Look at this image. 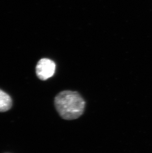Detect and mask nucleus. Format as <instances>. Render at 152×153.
I'll list each match as a JSON object with an SVG mask.
<instances>
[{
  "label": "nucleus",
  "instance_id": "nucleus-1",
  "mask_svg": "<svg viewBox=\"0 0 152 153\" xmlns=\"http://www.w3.org/2000/svg\"><path fill=\"white\" fill-rule=\"evenodd\" d=\"M54 104L59 116L68 120L80 117L86 107V102L80 94L70 90L59 93L55 97Z\"/></svg>",
  "mask_w": 152,
  "mask_h": 153
},
{
  "label": "nucleus",
  "instance_id": "nucleus-2",
  "mask_svg": "<svg viewBox=\"0 0 152 153\" xmlns=\"http://www.w3.org/2000/svg\"><path fill=\"white\" fill-rule=\"evenodd\" d=\"M55 68V64L52 60L42 59L39 61L36 66V74L40 79L45 81L54 75Z\"/></svg>",
  "mask_w": 152,
  "mask_h": 153
},
{
  "label": "nucleus",
  "instance_id": "nucleus-3",
  "mask_svg": "<svg viewBox=\"0 0 152 153\" xmlns=\"http://www.w3.org/2000/svg\"><path fill=\"white\" fill-rule=\"evenodd\" d=\"M12 99L4 91L0 89V112H4L10 110L12 107Z\"/></svg>",
  "mask_w": 152,
  "mask_h": 153
}]
</instances>
